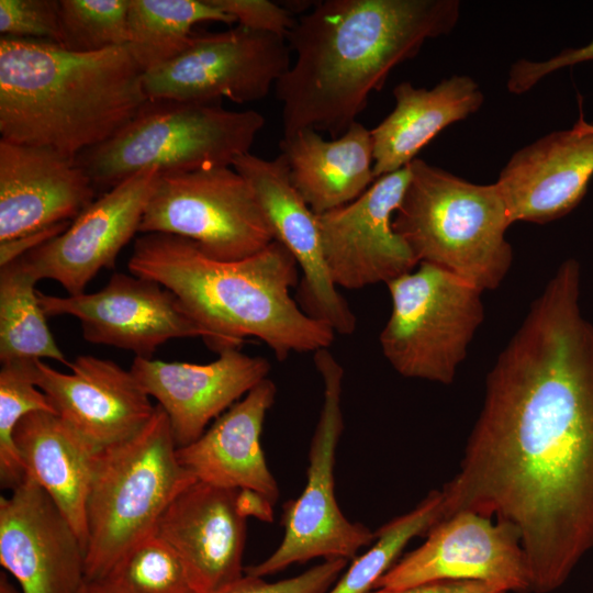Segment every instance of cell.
<instances>
[{"label": "cell", "instance_id": "obj_1", "mask_svg": "<svg viewBox=\"0 0 593 593\" xmlns=\"http://www.w3.org/2000/svg\"><path fill=\"white\" fill-rule=\"evenodd\" d=\"M566 259L485 382L445 517L469 511L519 533L532 592L550 593L593 550V324Z\"/></svg>", "mask_w": 593, "mask_h": 593}, {"label": "cell", "instance_id": "obj_2", "mask_svg": "<svg viewBox=\"0 0 593 593\" xmlns=\"http://www.w3.org/2000/svg\"><path fill=\"white\" fill-rule=\"evenodd\" d=\"M457 0H324L286 37L295 61L275 85L283 136L300 130L336 138L357 121L371 92L427 40L450 33Z\"/></svg>", "mask_w": 593, "mask_h": 593}, {"label": "cell", "instance_id": "obj_3", "mask_svg": "<svg viewBox=\"0 0 593 593\" xmlns=\"http://www.w3.org/2000/svg\"><path fill=\"white\" fill-rule=\"evenodd\" d=\"M127 267L171 291L216 353L256 337L284 360L291 353L328 348L334 340L335 332L291 296L299 266L278 240L244 259L223 261L190 239L147 233L136 238Z\"/></svg>", "mask_w": 593, "mask_h": 593}, {"label": "cell", "instance_id": "obj_4", "mask_svg": "<svg viewBox=\"0 0 593 593\" xmlns=\"http://www.w3.org/2000/svg\"><path fill=\"white\" fill-rule=\"evenodd\" d=\"M143 77L128 45L77 53L1 36V138L76 158L141 111L148 101Z\"/></svg>", "mask_w": 593, "mask_h": 593}, {"label": "cell", "instance_id": "obj_5", "mask_svg": "<svg viewBox=\"0 0 593 593\" xmlns=\"http://www.w3.org/2000/svg\"><path fill=\"white\" fill-rule=\"evenodd\" d=\"M394 231L418 262L441 267L482 292L501 286L513 262V224L496 186L478 184L415 158Z\"/></svg>", "mask_w": 593, "mask_h": 593}, {"label": "cell", "instance_id": "obj_6", "mask_svg": "<svg viewBox=\"0 0 593 593\" xmlns=\"http://www.w3.org/2000/svg\"><path fill=\"white\" fill-rule=\"evenodd\" d=\"M195 481L178 460L168 417L158 404L137 434L100 449L87 500V583L155 533L167 507Z\"/></svg>", "mask_w": 593, "mask_h": 593}, {"label": "cell", "instance_id": "obj_7", "mask_svg": "<svg viewBox=\"0 0 593 593\" xmlns=\"http://www.w3.org/2000/svg\"><path fill=\"white\" fill-rule=\"evenodd\" d=\"M265 118L233 111L220 101L148 100L105 142L75 159L94 186L110 187L148 169L160 175L232 166L250 153Z\"/></svg>", "mask_w": 593, "mask_h": 593}, {"label": "cell", "instance_id": "obj_8", "mask_svg": "<svg viewBox=\"0 0 593 593\" xmlns=\"http://www.w3.org/2000/svg\"><path fill=\"white\" fill-rule=\"evenodd\" d=\"M387 286L392 309L379 337L385 359L405 378L452 383L484 321L482 291L428 262Z\"/></svg>", "mask_w": 593, "mask_h": 593}, {"label": "cell", "instance_id": "obj_9", "mask_svg": "<svg viewBox=\"0 0 593 593\" xmlns=\"http://www.w3.org/2000/svg\"><path fill=\"white\" fill-rule=\"evenodd\" d=\"M323 380V403L309 451L306 484L295 500L283 505V538L264 561L245 573L266 577L311 559H346L371 545L376 535L342 513L335 497L336 449L344 429L342 393L344 369L328 348L314 353Z\"/></svg>", "mask_w": 593, "mask_h": 593}, {"label": "cell", "instance_id": "obj_10", "mask_svg": "<svg viewBox=\"0 0 593 593\" xmlns=\"http://www.w3.org/2000/svg\"><path fill=\"white\" fill-rule=\"evenodd\" d=\"M138 233L190 239L223 261L249 257L275 240L254 190L232 166L160 175Z\"/></svg>", "mask_w": 593, "mask_h": 593}, {"label": "cell", "instance_id": "obj_11", "mask_svg": "<svg viewBox=\"0 0 593 593\" xmlns=\"http://www.w3.org/2000/svg\"><path fill=\"white\" fill-rule=\"evenodd\" d=\"M290 52L284 37L242 25L193 34L178 56L144 74L143 86L148 100L259 101L291 66Z\"/></svg>", "mask_w": 593, "mask_h": 593}, {"label": "cell", "instance_id": "obj_12", "mask_svg": "<svg viewBox=\"0 0 593 593\" xmlns=\"http://www.w3.org/2000/svg\"><path fill=\"white\" fill-rule=\"evenodd\" d=\"M444 580L489 582L507 593L532 592L518 530L503 521L457 512L435 524L424 544L399 559L374 589Z\"/></svg>", "mask_w": 593, "mask_h": 593}, {"label": "cell", "instance_id": "obj_13", "mask_svg": "<svg viewBox=\"0 0 593 593\" xmlns=\"http://www.w3.org/2000/svg\"><path fill=\"white\" fill-rule=\"evenodd\" d=\"M37 296L47 317L78 318L85 340L130 350L136 357L153 358L170 339L208 337L171 291L132 273L115 272L92 293L60 296L37 290Z\"/></svg>", "mask_w": 593, "mask_h": 593}, {"label": "cell", "instance_id": "obj_14", "mask_svg": "<svg viewBox=\"0 0 593 593\" xmlns=\"http://www.w3.org/2000/svg\"><path fill=\"white\" fill-rule=\"evenodd\" d=\"M409 181L407 165L377 178L354 201L316 215L323 255L337 288L389 283L419 264L393 227Z\"/></svg>", "mask_w": 593, "mask_h": 593}, {"label": "cell", "instance_id": "obj_15", "mask_svg": "<svg viewBox=\"0 0 593 593\" xmlns=\"http://www.w3.org/2000/svg\"><path fill=\"white\" fill-rule=\"evenodd\" d=\"M260 511L256 492L195 481L167 507L156 532L180 557L199 593H212L244 575L247 518Z\"/></svg>", "mask_w": 593, "mask_h": 593}, {"label": "cell", "instance_id": "obj_16", "mask_svg": "<svg viewBox=\"0 0 593 593\" xmlns=\"http://www.w3.org/2000/svg\"><path fill=\"white\" fill-rule=\"evenodd\" d=\"M159 176L148 169L126 178L21 260L37 281L54 280L70 295L83 293L100 270L115 267L122 248L138 233Z\"/></svg>", "mask_w": 593, "mask_h": 593}, {"label": "cell", "instance_id": "obj_17", "mask_svg": "<svg viewBox=\"0 0 593 593\" xmlns=\"http://www.w3.org/2000/svg\"><path fill=\"white\" fill-rule=\"evenodd\" d=\"M0 563L22 593H81L86 547L31 477L0 499Z\"/></svg>", "mask_w": 593, "mask_h": 593}, {"label": "cell", "instance_id": "obj_18", "mask_svg": "<svg viewBox=\"0 0 593 593\" xmlns=\"http://www.w3.org/2000/svg\"><path fill=\"white\" fill-rule=\"evenodd\" d=\"M232 167L254 190L275 240L290 251L302 271L298 292L301 309L335 333L353 334L357 318L329 275L316 214L293 187L283 155L265 159L247 153Z\"/></svg>", "mask_w": 593, "mask_h": 593}, {"label": "cell", "instance_id": "obj_19", "mask_svg": "<svg viewBox=\"0 0 593 593\" xmlns=\"http://www.w3.org/2000/svg\"><path fill=\"white\" fill-rule=\"evenodd\" d=\"M68 367L65 373L36 360L34 383L56 414L97 449L134 436L152 418L155 405L131 370L90 355Z\"/></svg>", "mask_w": 593, "mask_h": 593}, {"label": "cell", "instance_id": "obj_20", "mask_svg": "<svg viewBox=\"0 0 593 593\" xmlns=\"http://www.w3.org/2000/svg\"><path fill=\"white\" fill-rule=\"evenodd\" d=\"M209 363L135 357L130 368L142 389L166 413L177 448L197 440L254 387L268 378L270 363L239 348L221 350Z\"/></svg>", "mask_w": 593, "mask_h": 593}, {"label": "cell", "instance_id": "obj_21", "mask_svg": "<svg viewBox=\"0 0 593 593\" xmlns=\"http://www.w3.org/2000/svg\"><path fill=\"white\" fill-rule=\"evenodd\" d=\"M76 159L52 148L0 139V242L71 222L96 199Z\"/></svg>", "mask_w": 593, "mask_h": 593}, {"label": "cell", "instance_id": "obj_22", "mask_svg": "<svg viewBox=\"0 0 593 593\" xmlns=\"http://www.w3.org/2000/svg\"><path fill=\"white\" fill-rule=\"evenodd\" d=\"M592 178L593 132L577 122L518 149L495 183L512 223L545 224L570 213Z\"/></svg>", "mask_w": 593, "mask_h": 593}, {"label": "cell", "instance_id": "obj_23", "mask_svg": "<svg viewBox=\"0 0 593 593\" xmlns=\"http://www.w3.org/2000/svg\"><path fill=\"white\" fill-rule=\"evenodd\" d=\"M276 393L272 380L259 382L197 440L177 448L180 465L198 481L253 491L275 505L279 486L268 468L260 436Z\"/></svg>", "mask_w": 593, "mask_h": 593}, {"label": "cell", "instance_id": "obj_24", "mask_svg": "<svg viewBox=\"0 0 593 593\" xmlns=\"http://www.w3.org/2000/svg\"><path fill=\"white\" fill-rule=\"evenodd\" d=\"M25 474L53 499L86 547L87 500L99 451L55 413L26 414L13 430Z\"/></svg>", "mask_w": 593, "mask_h": 593}, {"label": "cell", "instance_id": "obj_25", "mask_svg": "<svg viewBox=\"0 0 593 593\" xmlns=\"http://www.w3.org/2000/svg\"><path fill=\"white\" fill-rule=\"evenodd\" d=\"M280 150L293 187L316 215L354 201L377 179L371 132L358 121L331 141L296 131L282 137Z\"/></svg>", "mask_w": 593, "mask_h": 593}, {"label": "cell", "instance_id": "obj_26", "mask_svg": "<svg viewBox=\"0 0 593 593\" xmlns=\"http://www.w3.org/2000/svg\"><path fill=\"white\" fill-rule=\"evenodd\" d=\"M394 109L370 130L376 178L406 167L440 131L477 112L484 102L469 76L452 75L432 89L403 81L393 89Z\"/></svg>", "mask_w": 593, "mask_h": 593}, {"label": "cell", "instance_id": "obj_27", "mask_svg": "<svg viewBox=\"0 0 593 593\" xmlns=\"http://www.w3.org/2000/svg\"><path fill=\"white\" fill-rule=\"evenodd\" d=\"M202 22L236 20L213 0H130L127 45L145 74L178 56Z\"/></svg>", "mask_w": 593, "mask_h": 593}, {"label": "cell", "instance_id": "obj_28", "mask_svg": "<svg viewBox=\"0 0 593 593\" xmlns=\"http://www.w3.org/2000/svg\"><path fill=\"white\" fill-rule=\"evenodd\" d=\"M21 258L0 267V360L49 358L68 366L40 304L35 283Z\"/></svg>", "mask_w": 593, "mask_h": 593}, {"label": "cell", "instance_id": "obj_29", "mask_svg": "<svg viewBox=\"0 0 593 593\" xmlns=\"http://www.w3.org/2000/svg\"><path fill=\"white\" fill-rule=\"evenodd\" d=\"M445 517L440 490H434L412 511L374 532L371 547L354 559L326 593H370L381 577L399 560L414 537L426 535Z\"/></svg>", "mask_w": 593, "mask_h": 593}, {"label": "cell", "instance_id": "obj_30", "mask_svg": "<svg viewBox=\"0 0 593 593\" xmlns=\"http://www.w3.org/2000/svg\"><path fill=\"white\" fill-rule=\"evenodd\" d=\"M87 584L99 593H199L180 557L157 532Z\"/></svg>", "mask_w": 593, "mask_h": 593}, {"label": "cell", "instance_id": "obj_31", "mask_svg": "<svg viewBox=\"0 0 593 593\" xmlns=\"http://www.w3.org/2000/svg\"><path fill=\"white\" fill-rule=\"evenodd\" d=\"M35 361L1 363L0 484L5 490H14L26 477L13 441L15 426L26 414L35 411L56 414L48 396L34 383Z\"/></svg>", "mask_w": 593, "mask_h": 593}, {"label": "cell", "instance_id": "obj_32", "mask_svg": "<svg viewBox=\"0 0 593 593\" xmlns=\"http://www.w3.org/2000/svg\"><path fill=\"white\" fill-rule=\"evenodd\" d=\"M130 0H60L61 47L94 53L128 44Z\"/></svg>", "mask_w": 593, "mask_h": 593}, {"label": "cell", "instance_id": "obj_33", "mask_svg": "<svg viewBox=\"0 0 593 593\" xmlns=\"http://www.w3.org/2000/svg\"><path fill=\"white\" fill-rule=\"evenodd\" d=\"M0 33L61 46L60 0H0Z\"/></svg>", "mask_w": 593, "mask_h": 593}, {"label": "cell", "instance_id": "obj_34", "mask_svg": "<svg viewBox=\"0 0 593 593\" xmlns=\"http://www.w3.org/2000/svg\"><path fill=\"white\" fill-rule=\"evenodd\" d=\"M347 563L346 559L324 560L295 577L276 582L244 573L212 593H326L345 571Z\"/></svg>", "mask_w": 593, "mask_h": 593}, {"label": "cell", "instance_id": "obj_35", "mask_svg": "<svg viewBox=\"0 0 593 593\" xmlns=\"http://www.w3.org/2000/svg\"><path fill=\"white\" fill-rule=\"evenodd\" d=\"M238 25L287 37L296 20L284 5L268 0H213Z\"/></svg>", "mask_w": 593, "mask_h": 593}, {"label": "cell", "instance_id": "obj_36", "mask_svg": "<svg viewBox=\"0 0 593 593\" xmlns=\"http://www.w3.org/2000/svg\"><path fill=\"white\" fill-rule=\"evenodd\" d=\"M586 61L593 63V38L583 46L566 48L545 60L518 59L510 68L506 86L510 92L521 94L549 74Z\"/></svg>", "mask_w": 593, "mask_h": 593}, {"label": "cell", "instance_id": "obj_37", "mask_svg": "<svg viewBox=\"0 0 593 593\" xmlns=\"http://www.w3.org/2000/svg\"><path fill=\"white\" fill-rule=\"evenodd\" d=\"M71 222H61L25 235L0 242V267L22 257L29 251L61 234Z\"/></svg>", "mask_w": 593, "mask_h": 593}, {"label": "cell", "instance_id": "obj_38", "mask_svg": "<svg viewBox=\"0 0 593 593\" xmlns=\"http://www.w3.org/2000/svg\"><path fill=\"white\" fill-rule=\"evenodd\" d=\"M370 593H507L502 586L482 581H432L402 589L378 588Z\"/></svg>", "mask_w": 593, "mask_h": 593}, {"label": "cell", "instance_id": "obj_39", "mask_svg": "<svg viewBox=\"0 0 593 593\" xmlns=\"http://www.w3.org/2000/svg\"><path fill=\"white\" fill-rule=\"evenodd\" d=\"M0 593H22L13 585L3 570L0 573Z\"/></svg>", "mask_w": 593, "mask_h": 593}, {"label": "cell", "instance_id": "obj_40", "mask_svg": "<svg viewBox=\"0 0 593 593\" xmlns=\"http://www.w3.org/2000/svg\"><path fill=\"white\" fill-rule=\"evenodd\" d=\"M578 122L580 123V125H581L583 128L593 132V123H588L586 121L583 120L582 116L578 120Z\"/></svg>", "mask_w": 593, "mask_h": 593}, {"label": "cell", "instance_id": "obj_41", "mask_svg": "<svg viewBox=\"0 0 593 593\" xmlns=\"http://www.w3.org/2000/svg\"><path fill=\"white\" fill-rule=\"evenodd\" d=\"M81 593H99V592L94 590L91 585L86 584Z\"/></svg>", "mask_w": 593, "mask_h": 593}]
</instances>
